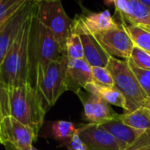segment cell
<instances>
[{
	"mask_svg": "<svg viewBox=\"0 0 150 150\" xmlns=\"http://www.w3.org/2000/svg\"><path fill=\"white\" fill-rule=\"evenodd\" d=\"M27 0H0V26L12 17Z\"/></svg>",
	"mask_w": 150,
	"mask_h": 150,
	"instance_id": "cell-22",
	"label": "cell"
},
{
	"mask_svg": "<svg viewBox=\"0 0 150 150\" xmlns=\"http://www.w3.org/2000/svg\"><path fill=\"white\" fill-rule=\"evenodd\" d=\"M147 29H149V30H150V28H147Z\"/></svg>",
	"mask_w": 150,
	"mask_h": 150,
	"instance_id": "cell-34",
	"label": "cell"
},
{
	"mask_svg": "<svg viewBox=\"0 0 150 150\" xmlns=\"http://www.w3.org/2000/svg\"><path fill=\"white\" fill-rule=\"evenodd\" d=\"M117 13L119 14L120 20L125 21L130 16V9L128 0H113Z\"/></svg>",
	"mask_w": 150,
	"mask_h": 150,
	"instance_id": "cell-26",
	"label": "cell"
},
{
	"mask_svg": "<svg viewBox=\"0 0 150 150\" xmlns=\"http://www.w3.org/2000/svg\"><path fill=\"white\" fill-rule=\"evenodd\" d=\"M3 113H2V110H1V107H0V120H1L3 118Z\"/></svg>",
	"mask_w": 150,
	"mask_h": 150,
	"instance_id": "cell-33",
	"label": "cell"
},
{
	"mask_svg": "<svg viewBox=\"0 0 150 150\" xmlns=\"http://www.w3.org/2000/svg\"><path fill=\"white\" fill-rule=\"evenodd\" d=\"M125 150H150V134L145 133L137 142Z\"/></svg>",
	"mask_w": 150,
	"mask_h": 150,
	"instance_id": "cell-28",
	"label": "cell"
},
{
	"mask_svg": "<svg viewBox=\"0 0 150 150\" xmlns=\"http://www.w3.org/2000/svg\"><path fill=\"white\" fill-rule=\"evenodd\" d=\"M139 25H140L144 28H150V15L148 17H146V19H144L142 21H140Z\"/></svg>",
	"mask_w": 150,
	"mask_h": 150,
	"instance_id": "cell-29",
	"label": "cell"
},
{
	"mask_svg": "<svg viewBox=\"0 0 150 150\" xmlns=\"http://www.w3.org/2000/svg\"><path fill=\"white\" fill-rule=\"evenodd\" d=\"M38 134L29 126L7 115L0 120V144H10L20 150H31Z\"/></svg>",
	"mask_w": 150,
	"mask_h": 150,
	"instance_id": "cell-7",
	"label": "cell"
},
{
	"mask_svg": "<svg viewBox=\"0 0 150 150\" xmlns=\"http://www.w3.org/2000/svg\"><path fill=\"white\" fill-rule=\"evenodd\" d=\"M68 62L67 56L62 55L48 65L38 81L37 91L47 110L54 106L65 91H68Z\"/></svg>",
	"mask_w": 150,
	"mask_h": 150,
	"instance_id": "cell-6",
	"label": "cell"
},
{
	"mask_svg": "<svg viewBox=\"0 0 150 150\" xmlns=\"http://www.w3.org/2000/svg\"><path fill=\"white\" fill-rule=\"evenodd\" d=\"M73 31L81 37L84 51V59L88 64L91 67H106L110 56L103 50L96 36L86 28L80 15L74 19Z\"/></svg>",
	"mask_w": 150,
	"mask_h": 150,
	"instance_id": "cell-10",
	"label": "cell"
},
{
	"mask_svg": "<svg viewBox=\"0 0 150 150\" xmlns=\"http://www.w3.org/2000/svg\"><path fill=\"white\" fill-rule=\"evenodd\" d=\"M35 15L55 36L62 54L66 55V43L72 33L74 20L64 11L61 0H40L36 1Z\"/></svg>",
	"mask_w": 150,
	"mask_h": 150,
	"instance_id": "cell-4",
	"label": "cell"
},
{
	"mask_svg": "<svg viewBox=\"0 0 150 150\" xmlns=\"http://www.w3.org/2000/svg\"><path fill=\"white\" fill-rule=\"evenodd\" d=\"M99 125L120 143H122L125 146H126V148L132 146L135 142H137L138 139H139L141 136L146 133L143 131L134 129L125 125L118 118V116L117 117Z\"/></svg>",
	"mask_w": 150,
	"mask_h": 150,
	"instance_id": "cell-14",
	"label": "cell"
},
{
	"mask_svg": "<svg viewBox=\"0 0 150 150\" xmlns=\"http://www.w3.org/2000/svg\"><path fill=\"white\" fill-rule=\"evenodd\" d=\"M78 128L69 121L57 120L50 124L49 127L50 136L64 145L77 132Z\"/></svg>",
	"mask_w": 150,
	"mask_h": 150,
	"instance_id": "cell-19",
	"label": "cell"
},
{
	"mask_svg": "<svg viewBox=\"0 0 150 150\" xmlns=\"http://www.w3.org/2000/svg\"><path fill=\"white\" fill-rule=\"evenodd\" d=\"M145 107H146L149 110H150V98H148L147 100H146V103H145V105H144Z\"/></svg>",
	"mask_w": 150,
	"mask_h": 150,
	"instance_id": "cell-32",
	"label": "cell"
},
{
	"mask_svg": "<svg viewBox=\"0 0 150 150\" xmlns=\"http://www.w3.org/2000/svg\"><path fill=\"white\" fill-rule=\"evenodd\" d=\"M32 14L24 23L0 66V87L11 88L28 83V43Z\"/></svg>",
	"mask_w": 150,
	"mask_h": 150,
	"instance_id": "cell-3",
	"label": "cell"
},
{
	"mask_svg": "<svg viewBox=\"0 0 150 150\" xmlns=\"http://www.w3.org/2000/svg\"><path fill=\"white\" fill-rule=\"evenodd\" d=\"M121 23L129 34L134 46L150 53V30L140 25L129 24L122 21Z\"/></svg>",
	"mask_w": 150,
	"mask_h": 150,
	"instance_id": "cell-18",
	"label": "cell"
},
{
	"mask_svg": "<svg viewBox=\"0 0 150 150\" xmlns=\"http://www.w3.org/2000/svg\"><path fill=\"white\" fill-rule=\"evenodd\" d=\"M136 66L150 71V53L136 46L133 47L129 58Z\"/></svg>",
	"mask_w": 150,
	"mask_h": 150,
	"instance_id": "cell-25",
	"label": "cell"
},
{
	"mask_svg": "<svg viewBox=\"0 0 150 150\" xmlns=\"http://www.w3.org/2000/svg\"><path fill=\"white\" fill-rule=\"evenodd\" d=\"M93 81L103 88H114V81L109 70L106 67H91Z\"/></svg>",
	"mask_w": 150,
	"mask_h": 150,
	"instance_id": "cell-24",
	"label": "cell"
},
{
	"mask_svg": "<svg viewBox=\"0 0 150 150\" xmlns=\"http://www.w3.org/2000/svg\"><path fill=\"white\" fill-rule=\"evenodd\" d=\"M67 150H88L85 144L83 143L82 139L80 137L79 132H75V134L64 144Z\"/></svg>",
	"mask_w": 150,
	"mask_h": 150,
	"instance_id": "cell-27",
	"label": "cell"
},
{
	"mask_svg": "<svg viewBox=\"0 0 150 150\" xmlns=\"http://www.w3.org/2000/svg\"><path fill=\"white\" fill-rule=\"evenodd\" d=\"M94 35L110 57H121L124 60L130 58L134 43L122 23Z\"/></svg>",
	"mask_w": 150,
	"mask_h": 150,
	"instance_id": "cell-9",
	"label": "cell"
},
{
	"mask_svg": "<svg viewBox=\"0 0 150 150\" xmlns=\"http://www.w3.org/2000/svg\"><path fill=\"white\" fill-rule=\"evenodd\" d=\"M118 118L125 125L150 134V110L146 107L142 106L132 112H125L118 115Z\"/></svg>",
	"mask_w": 150,
	"mask_h": 150,
	"instance_id": "cell-16",
	"label": "cell"
},
{
	"mask_svg": "<svg viewBox=\"0 0 150 150\" xmlns=\"http://www.w3.org/2000/svg\"><path fill=\"white\" fill-rule=\"evenodd\" d=\"M35 6L36 0H27L12 17L0 26V66Z\"/></svg>",
	"mask_w": 150,
	"mask_h": 150,
	"instance_id": "cell-8",
	"label": "cell"
},
{
	"mask_svg": "<svg viewBox=\"0 0 150 150\" xmlns=\"http://www.w3.org/2000/svg\"><path fill=\"white\" fill-rule=\"evenodd\" d=\"M0 107L4 117L10 115L39 134L47 110L39 92L31 84L0 87Z\"/></svg>",
	"mask_w": 150,
	"mask_h": 150,
	"instance_id": "cell-1",
	"label": "cell"
},
{
	"mask_svg": "<svg viewBox=\"0 0 150 150\" xmlns=\"http://www.w3.org/2000/svg\"><path fill=\"white\" fill-rule=\"evenodd\" d=\"M4 146H5L6 150H20V149L16 148L15 146H12V145H10V144H6V145H5ZM31 150H38V149H36L35 146H33V147L31 148Z\"/></svg>",
	"mask_w": 150,
	"mask_h": 150,
	"instance_id": "cell-30",
	"label": "cell"
},
{
	"mask_svg": "<svg viewBox=\"0 0 150 150\" xmlns=\"http://www.w3.org/2000/svg\"><path fill=\"white\" fill-rule=\"evenodd\" d=\"M139 1L141 2L146 6H147L148 8H150V0H139Z\"/></svg>",
	"mask_w": 150,
	"mask_h": 150,
	"instance_id": "cell-31",
	"label": "cell"
},
{
	"mask_svg": "<svg viewBox=\"0 0 150 150\" xmlns=\"http://www.w3.org/2000/svg\"><path fill=\"white\" fill-rule=\"evenodd\" d=\"M66 56L69 61L84 58V51L81 37L73 30L66 43Z\"/></svg>",
	"mask_w": 150,
	"mask_h": 150,
	"instance_id": "cell-21",
	"label": "cell"
},
{
	"mask_svg": "<svg viewBox=\"0 0 150 150\" xmlns=\"http://www.w3.org/2000/svg\"><path fill=\"white\" fill-rule=\"evenodd\" d=\"M78 132L88 150H125L122 143L103 130L99 125L87 124L80 126Z\"/></svg>",
	"mask_w": 150,
	"mask_h": 150,
	"instance_id": "cell-11",
	"label": "cell"
},
{
	"mask_svg": "<svg viewBox=\"0 0 150 150\" xmlns=\"http://www.w3.org/2000/svg\"><path fill=\"white\" fill-rule=\"evenodd\" d=\"M28 54V83L37 90L38 81L48 65L64 54H62L60 47L50 30L38 21L35 15V8L31 18Z\"/></svg>",
	"mask_w": 150,
	"mask_h": 150,
	"instance_id": "cell-2",
	"label": "cell"
},
{
	"mask_svg": "<svg viewBox=\"0 0 150 150\" xmlns=\"http://www.w3.org/2000/svg\"><path fill=\"white\" fill-rule=\"evenodd\" d=\"M84 89L90 94H96L105 100L109 104L124 109L127 111V104L124 96L115 88H103L94 81L86 85Z\"/></svg>",
	"mask_w": 150,
	"mask_h": 150,
	"instance_id": "cell-17",
	"label": "cell"
},
{
	"mask_svg": "<svg viewBox=\"0 0 150 150\" xmlns=\"http://www.w3.org/2000/svg\"><path fill=\"white\" fill-rule=\"evenodd\" d=\"M86 28L93 34L110 29L117 25L108 10L102 13H88L80 15Z\"/></svg>",
	"mask_w": 150,
	"mask_h": 150,
	"instance_id": "cell-15",
	"label": "cell"
},
{
	"mask_svg": "<svg viewBox=\"0 0 150 150\" xmlns=\"http://www.w3.org/2000/svg\"><path fill=\"white\" fill-rule=\"evenodd\" d=\"M90 82H93L91 66L84 58L68 62V90L78 94L81 88H84Z\"/></svg>",
	"mask_w": 150,
	"mask_h": 150,
	"instance_id": "cell-13",
	"label": "cell"
},
{
	"mask_svg": "<svg viewBox=\"0 0 150 150\" xmlns=\"http://www.w3.org/2000/svg\"><path fill=\"white\" fill-rule=\"evenodd\" d=\"M128 4L130 9V16L125 21H121L122 22L139 25L140 21L150 15V8L143 5L139 0H128Z\"/></svg>",
	"mask_w": 150,
	"mask_h": 150,
	"instance_id": "cell-20",
	"label": "cell"
},
{
	"mask_svg": "<svg viewBox=\"0 0 150 150\" xmlns=\"http://www.w3.org/2000/svg\"><path fill=\"white\" fill-rule=\"evenodd\" d=\"M77 95L83 105V117L88 124L101 125L117 117L118 114L100 96L88 92L86 94L79 92Z\"/></svg>",
	"mask_w": 150,
	"mask_h": 150,
	"instance_id": "cell-12",
	"label": "cell"
},
{
	"mask_svg": "<svg viewBox=\"0 0 150 150\" xmlns=\"http://www.w3.org/2000/svg\"><path fill=\"white\" fill-rule=\"evenodd\" d=\"M127 63L141 88L144 90L146 96L150 98V71L136 66L129 58L127 59Z\"/></svg>",
	"mask_w": 150,
	"mask_h": 150,
	"instance_id": "cell-23",
	"label": "cell"
},
{
	"mask_svg": "<svg viewBox=\"0 0 150 150\" xmlns=\"http://www.w3.org/2000/svg\"><path fill=\"white\" fill-rule=\"evenodd\" d=\"M106 68L112 76L114 88L125 98L127 104L125 112H132L145 105L148 97L135 78L127 60L110 57Z\"/></svg>",
	"mask_w": 150,
	"mask_h": 150,
	"instance_id": "cell-5",
	"label": "cell"
},
{
	"mask_svg": "<svg viewBox=\"0 0 150 150\" xmlns=\"http://www.w3.org/2000/svg\"><path fill=\"white\" fill-rule=\"evenodd\" d=\"M37 1H40V0H37Z\"/></svg>",
	"mask_w": 150,
	"mask_h": 150,
	"instance_id": "cell-35",
	"label": "cell"
}]
</instances>
